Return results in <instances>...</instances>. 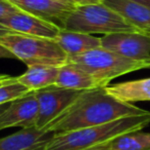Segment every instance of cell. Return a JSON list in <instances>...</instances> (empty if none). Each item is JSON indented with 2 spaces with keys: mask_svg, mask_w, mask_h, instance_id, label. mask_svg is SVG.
I'll return each instance as SVG.
<instances>
[{
  "mask_svg": "<svg viewBox=\"0 0 150 150\" xmlns=\"http://www.w3.org/2000/svg\"><path fill=\"white\" fill-rule=\"evenodd\" d=\"M148 110L117 100L105 88L83 90L79 97L44 130L53 134L100 126L122 117L144 114Z\"/></svg>",
  "mask_w": 150,
  "mask_h": 150,
  "instance_id": "6da1fadb",
  "label": "cell"
},
{
  "mask_svg": "<svg viewBox=\"0 0 150 150\" xmlns=\"http://www.w3.org/2000/svg\"><path fill=\"white\" fill-rule=\"evenodd\" d=\"M150 124V111L122 117L100 126L54 134L45 150H88L106 144L115 138L139 132Z\"/></svg>",
  "mask_w": 150,
  "mask_h": 150,
  "instance_id": "7a4b0ae2",
  "label": "cell"
},
{
  "mask_svg": "<svg viewBox=\"0 0 150 150\" xmlns=\"http://www.w3.org/2000/svg\"><path fill=\"white\" fill-rule=\"evenodd\" d=\"M62 29L91 35L96 33L110 35L122 32L143 34L122 14L103 2L77 6L65 18Z\"/></svg>",
  "mask_w": 150,
  "mask_h": 150,
  "instance_id": "3957f363",
  "label": "cell"
},
{
  "mask_svg": "<svg viewBox=\"0 0 150 150\" xmlns=\"http://www.w3.org/2000/svg\"><path fill=\"white\" fill-rule=\"evenodd\" d=\"M0 44L7 48L14 58L29 67H61L69 61L67 55L54 39L9 33L0 38Z\"/></svg>",
  "mask_w": 150,
  "mask_h": 150,
  "instance_id": "277c9868",
  "label": "cell"
},
{
  "mask_svg": "<svg viewBox=\"0 0 150 150\" xmlns=\"http://www.w3.org/2000/svg\"><path fill=\"white\" fill-rule=\"evenodd\" d=\"M67 62L89 73L101 88H106L111 80L119 76L141 69H150V62L130 60L102 47L69 57Z\"/></svg>",
  "mask_w": 150,
  "mask_h": 150,
  "instance_id": "5b68a950",
  "label": "cell"
},
{
  "mask_svg": "<svg viewBox=\"0 0 150 150\" xmlns=\"http://www.w3.org/2000/svg\"><path fill=\"white\" fill-rule=\"evenodd\" d=\"M83 90H74L52 85L43 90H36L38 101V117L36 128L44 130L49 123L58 117Z\"/></svg>",
  "mask_w": 150,
  "mask_h": 150,
  "instance_id": "8992f818",
  "label": "cell"
},
{
  "mask_svg": "<svg viewBox=\"0 0 150 150\" xmlns=\"http://www.w3.org/2000/svg\"><path fill=\"white\" fill-rule=\"evenodd\" d=\"M101 47L140 62H150V36L141 33L122 32L101 37Z\"/></svg>",
  "mask_w": 150,
  "mask_h": 150,
  "instance_id": "52a82bcc",
  "label": "cell"
},
{
  "mask_svg": "<svg viewBox=\"0 0 150 150\" xmlns=\"http://www.w3.org/2000/svg\"><path fill=\"white\" fill-rule=\"evenodd\" d=\"M38 110L39 106L35 92H30L26 96L12 101L0 115V131L13 126L36 128Z\"/></svg>",
  "mask_w": 150,
  "mask_h": 150,
  "instance_id": "ba28073f",
  "label": "cell"
},
{
  "mask_svg": "<svg viewBox=\"0 0 150 150\" xmlns=\"http://www.w3.org/2000/svg\"><path fill=\"white\" fill-rule=\"evenodd\" d=\"M0 24L14 33L49 39H55L61 30V28L55 24L42 20L23 10H18V12L11 14Z\"/></svg>",
  "mask_w": 150,
  "mask_h": 150,
  "instance_id": "9c48e42d",
  "label": "cell"
},
{
  "mask_svg": "<svg viewBox=\"0 0 150 150\" xmlns=\"http://www.w3.org/2000/svg\"><path fill=\"white\" fill-rule=\"evenodd\" d=\"M18 9L55 24L62 29L65 18L77 6L58 0H9Z\"/></svg>",
  "mask_w": 150,
  "mask_h": 150,
  "instance_id": "30bf717a",
  "label": "cell"
},
{
  "mask_svg": "<svg viewBox=\"0 0 150 150\" xmlns=\"http://www.w3.org/2000/svg\"><path fill=\"white\" fill-rule=\"evenodd\" d=\"M53 136L46 130L23 128L0 139V150H45Z\"/></svg>",
  "mask_w": 150,
  "mask_h": 150,
  "instance_id": "8fae6325",
  "label": "cell"
},
{
  "mask_svg": "<svg viewBox=\"0 0 150 150\" xmlns=\"http://www.w3.org/2000/svg\"><path fill=\"white\" fill-rule=\"evenodd\" d=\"M143 34L150 36V8L134 0H103Z\"/></svg>",
  "mask_w": 150,
  "mask_h": 150,
  "instance_id": "7c38bea8",
  "label": "cell"
},
{
  "mask_svg": "<svg viewBox=\"0 0 150 150\" xmlns=\"http://www.w3.org/2000/svg\"><path fill=\"white\" fill-rule=\"evenodd\" d=\"M105 90L113 98L125 103L150 102V77L109 84Z\"/></svg>",
  "mask_w": 150,
  "mask_h": 150,
  "instance_id": "4fadbf2b",
  "label": "cell"
},
{
  "mask_svg": "<svg viewBox=\"0 0 150 150\" xmlns=\"http://www.w3.org/2000/svg\"><path fill=\"white\" fill-rule=\"evenodd\" d=\"M54 40L69 58L101 47V37H95L91 34L64 29H61Z\"/></svg>",
  "mask_w": 150,
  "mask_h": 150,
  "instance_id": "5bb4252c",
  "label": "cell"
},
{
  "mask_svg": "<svg viewBox=\"0 0 150 150\" xmlns=\"http://www.w3.org/2000/svg\"><path fill=\"white\" fill-rule=\"evenodd\" d=\"M55 85L74 90H87L101 88L89 73L69 62L59 68Z\"/></svg>",
  "mask_w": 150,
  "mask_h": 150,
  "instance_id": "9a60e30c",
  "label": "cell"
},
{
  "mask_svg": "<svg viewBox=\"0 0 150 150\" xmlns=\"http://www.w3.org/2000/svg\"><path fill=\"white\" fill-rule=\"evenodd\" d=\"M60 67L34 66L18 77V80L31 92L55 85Z\"/></svg>",
  "mask_w": 150,
  "mask_h": 150,
  "instance_id": "2e32d148",
  "label": "cell"
},
{
  "mask_svg": "<svg viewBox=\"0 0 150 150\" xmlns=\"http://www.w3.org/2000/svg\"><path fill=\"white\" fill-rule=\"evenodd\" d=\"M102 146L110 150H150V133H129Z\"/></svg>",
  "mask_w": 150,
  "mask_h": 150,
  "instance_id": "e0dca14e",
  "label": "cell"
},
{
  "mask_svg": "<svg viewBox=\"0 0 150 150\" xmlns=\"http://www.w3.org/2000/svg\"><path fill=\"white\" fill-rule=\"evenodd\" d=\"M31 90L23 85L18 77H10L0 85V106L26 96Z\"/></svg>",
  "mask_w": 150,
  "mask_h": 150,
  "instance_id": "ac0fdd59",
  "label": "cell"
},
{
  "mask_svg": "<svg viewBox=\"0 0 150 150\" xmlns=\"http://www.w3.org/2000/svg\"><path fill=\"white\" fill-rule=\"evenodd\" d=\"M18 10L21 9H18L9 0H0V23Z\"/></svg>",
  "mask_w": 150,
  "mask_h": 150,
  "instance_id": "d6986e66",
  "label": "cell"
},
{
  "mask_svg": "<svg viewBox=\"0 0 150 150\" xmlns=\"http://www.w3.org/2000/svg\"><path fill=\"white\" fill-rule=\"evenodd\" d=\"M67 1L75 6H82V5H88V4L100 3L103 0H67Z\"/></svg>",
  "mask_w": 150,
  "mask_h": 150,
  "instance_id": "ffe728a7",
  "label": "cell"
},
{
  "mask_svg": "<svg viewBox=\"0 0 150 150\" xmlns=\"http://www.w3.org/2000/svg\"><path fill=\"white\" fill-rule=\"evenodd\" d=\"M14 58L13 55L4 46H2L0 44V59H12Z\"/></svg>",
  "mask_w": 150,
  "mask_h": 150,
  "instance_id": "44dd1931",
  "label": "cell"
},
{
  "mask_svg": "<svg viewBox=\"0 0 150 150\" xmlns=\"http://www.w3.org/2000/svg\"><path fill=\"white\" fill-rule=\"evenodd\" d=\"M9 33H12V31H10L9 29L6 28L5 26L0 24V38L5 36V35H7V34H9Z\"/></svg>",
  "mask_w": 150,
  "mask_h": 150,
  "instance_id": "7402d4cb",
  "label": "cell"
},
{
  "mask_svg": "<svg viewBox=\"0 0 150 150\" xmlns=\"http://www.w3.org/2000/svg\"><path fill=\"white\" fill-rule=\"evenodd\" d=\"M134 1L143 4V5H145V6H147V7L150 8V0H134Z\"/></svg>",
  "mask_w": 150,
  "mask_h": 150,
  "instance_id": "603a6c76",
  "label": "cell"
},
{
  "mask_svg": "<svg viewBox=\"0 0 150 150\" xmlns=\"http://www.w3.org/2000/svg\"><path fill=\"white\" fill-rule=\"evenodd\" d=\"M88 150H110V149H107L105 148V147H103L102 145H100V146H96V147H93V148H90Z\"/></svg>",
  "mask_w": 150,
  "mask_h": 150,
  "instance_id": "cb8c5ba5",
  "label": "cell"
},
{
  "mask_svg": "<svg viewBox=\"0 0 150 150\" xmlns=\"http://www.w3.org/2000/svg\"><path fill=\"white\" fill-rule=\"evenodd\" d=\"M11 77V76H8V75H5L3 78H0V85H1L2 83H3L4 81H6L7 79H9V78Z\"/></svg>",
  "mask_w": 150,
  "mask_h": 150,
  "instance_id": "d4e9b609",
  "label": "cell"
},
{
  "mask_svg": "<svg viewBox=\"0 0 150 150\" xmlns=\"http://www.w3.org/2000/svg\"><path fill=\"white\" fill-rule=\"evenodd\" d=\"M7 106H8V104H4V105H1V106H0V115H1L2 112H3L6 108H7Z\"/></svg>",
  "mask_w": 150,
  "mask_h": 150,
  "instance_id": "484cf974",
  "label": "cell"
},
{
  "mask_svg": "<svg viewBox=\"0 0 150 150\" xmlns=\"http://www.w3.org/2000/svg\"><path fill=\"white\" fill-rule=\"evenodd\" d=\"M58 1H61V2H65V3H69V2L67 1V0H58ZM71 4V3H69Z\"/></svg>",
  "mask_w": 150,
  "mask_h": 150,
  "instance_id": "4316f807",
  "label": "cell"
},
{
  "mask_svg": "<svg viewBox=\"0 0 150 150\" xmlns=\"http://www.w3.org/2000/svg\"><path fill=\"white\" fill-rule=\"evenodd\" d=\"M4 76H5V74H0V78H3Z\"/></svg>",
  "mask_w": 150,
  "mask_h": 150,
  "instance_id": "83f0119b",
  "label": "cell"
}]
</instances>
